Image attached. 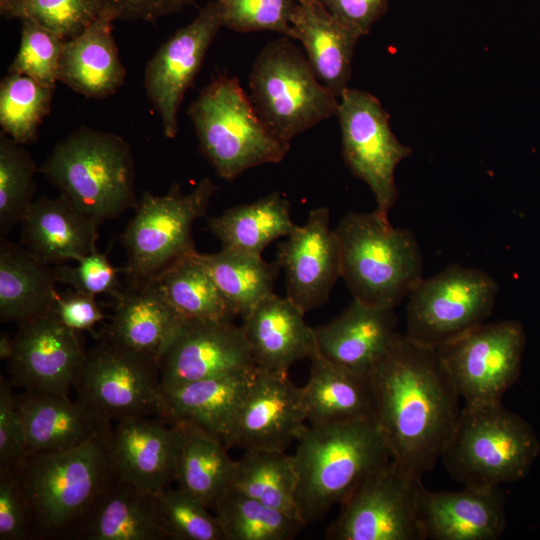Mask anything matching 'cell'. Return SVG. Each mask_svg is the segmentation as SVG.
Wrapping results in <instances>:
<instances>
[{
	"instance_id": "obj_1",
	"label": "cell",
	"mask_w": 540,
	"mask_h": 540,
	"mask_svg": "<svg viewBox=\"0 0 540 540\" xmlns=\"http://www.w3.org/2000/svg\"><path fill=\"white\" fill-rule=\"evenodd\" d=\"M369 377L392 459L422 478L441 459L462 410L437 350L399 333Z\"/></svg>"
},
{
	"instance_id": "obj_2",
	"label": "cell",
	"mask_w": 540,
	"mask_h": 540,
	"mask_svg": "<svg viewBox=\"0 0 540 540\" xmlns=\"http://www.w3.org/2000/svg\"><path fill=\"white\" fill-rule=\"evenodd\" d=\"M112 428L74 448L27 453L10 470L26 501L33 537L69 538L95 497L116 475Z\"/></svg>"
},
{
	"instance_id": "obj_3",
	"label": "cell",
	"mask_w": 540,
	"mask_h": 540,
	"mask_svg": "<svg viewBox=\"0 0 540 540\" xmlns=\"http://www.w3.org/2000/svg\"><path fill=\"white\" fill-rule=\"evenodd\" d=\"M296 443V501L306 524L322 520L372 470L392 458L376 420L308 424Z\"/></svg>"
},
{
	"instance_id": "obj_4",
	"label": "cell",
	"mask_w": 540,
	"mask_h": 540,
	"mask_svg": "<svg viewBox=\"0 0 540 540\" xmlns=\"http://www.w3.org/2000/svg\"><path fill=\"white\" fill-rule=\"evenodd\" d=\"M39 172L98 224L138 202L131 145L111 132L78 127L54 146Z\"/></svg>"
},
{
	"instance_id": "obj_5",
	"label": "cell",
	"mask_w": 540,
	"mask_h": 540,
	"mask_svg": "<svg viewBox=\"0 0 540 540\" xmlns=\"http://www.w3.org/2000/svg\"><path fill=\"white\" fill-rule=\"evenodd\" d=\"M341 277L353 299L395 309L423 279V258L411 231L395 228L377 210L350 212L334 229Z\"/></svg>"
},
{
	"instance_id": "obj_6",
	"label": "cell",
	"mask_w": 540,
	"mask_h": 540,
	"mask_svg": "<svg viewBox=\"0 0 540 540\" xmlns=\"http://www.w3.org/2000/svg\"><path fill=\"white\" fill-rule=\"evenodd\" d=\"M199 149L216 174L233 180L253 167L281 162L290 149L258 115L237 77L214 78L190 104Z\"/></svg>"
},
{
	"instance_id": "obj_7",
	"label": "cell",
	"mask_w": 540,
	"mask_h": 540,
	"mask_svg": "<svg viewBox=\"0 0 540 540\" xmlns=\"http://www.w3.org/2000/svg\"><path fill=\"white\" fill-rule=\"evenodd\" d=\"M539 452L530 424L500 402L463 406L441 460L463 486L492 488L525 477Z\"/></svg>"
},
{
	"instance_id": "obj_8",
	"label": "cell",
	"mask_w": 540,
	"mask_h": 540,
	"mask_svg": "<svg viewBox=\"0 0 540 540\" xmlns=\"http://www.w3.org/2000/svg\"><path fill=\"white\" fill-rule=\"evenodd\" d=\"M249 97L264 124L291 142L298 134L337 114L339 98L316 76L291 38L267 43L249 73Z\"/></svg>"
},
{
	"instance_id": "obj_9",
	"label": "cell",
	"mask_w": 540,
	"mask_h": 540,
	"mask_svg": "<svg viewBox=\"0 0 540 540\" xmlns=\"http://www.w3.org/2000/svg\"><path fill=\"white\" fill-rule=\"evenodd\" d=\"M215 190L214 183L204 178L187 194L178 185L163 195L143 192L121 235L131 283L154 281L196 251L192 226L206 213Z\"/></svg>"
},
{
	"instance_id": "obj_10",
	"label": "cell",
	"mask_w": 540,
	"mask_h": 540,
	"mask_svg": "<svg viewBox=\"0 0 540 540\" xmlns=\"http://www.w3.org/2000/svg\"><path fill=\"white\" fill-rule=\"evenodd\" d=\"M498 284L477 268L451 265L421 282L408 296L405 336L438 348L484 323L494 309Z\"/></svg>"
},
{
	"instance_id": "obj_11",
	"label": "cell",
	"mask_w": 540,
	"mask_h": 540,
	"mask_svg": "<svg viewBox=\"0 0 540 540\" xmlns=\"http://www.w3.org/2000/svg\"><path fill=\"white\" fill-rule=\"evenodd\" d=\"M526 335L521 323H482L436 348L464 406L500 403L518 380Z\"/></svg>"
},
{
	"instance_id": "obj_12",
	"label": "cell",
	"mask_w": 540,
	"mask_h": 540,
	"mask_svg": "<svg viewBox=\"0 0 540 540\" xmlns=\"http://www.w3.org/2000/svg\"><path fill=\"white\" fill-rule=\"evenodd\" d=\"M422 478L392 458L372 470L341 504L329 540H424L418 517Z\"/></svg>"
},
{
	"instance_id": "obj_13",
	"label": "cell",
	"mask_w": 540,
	"mask_h": 540,
	"mask_svg": "<svg viewBox=\"0 0 540 540\" xmlns=\"http://www.w3.org/2000/svg\"><path fill=\"white\" fill-rule=\"evenodd\" d=\"M77 399L107 421L164 416L158 362L106 339L86 351Z\"/></svg>"
},
{
	"instance_id": "obj_14",
	"label": "cell",
	"mask_w": 540,
	"mask_h": 540,
	"mask_svg": "<svg viewBox=\"0 0 540 540\" xmlns=\"http://www.w3.org/2000/svg\"><path fill=\"white\" fill-rule=\"evenodd\" d=\"M336 116L346 165L374 194L375 210L388 217L398 198L395 169L412 149L396 138L389 114L367 91L346 88L339 97Z\"/></svg>"
},
{
	"instance_id": "obj_15",
	"label": "cell",
	"mask_w": 540,
	"mask_h": 540,
	"mask_svg": "<svg viewBox=\"0 0 540 540\" xmlns=\"http://www.w3.org/2000/svg\"><path fill=\"white\" fill-rule=\"evenodd\" d=\"M162 392L184 384L256 369L242 326L184 319L158 359Z\"/></svg>"
},
{
	"instance_id": "obj_16",
	"label": "cell",
	"mask_w": 540,
	"mask_h": 540,
	"mask_svg": "<svg viewBox=\"0 0 540 540\" xmlns=\"http://www.w3.org/2000/svg\"><path fill=\"white\" fill-rule=\"evenodd\" d=\"M221 27V9L214 0L191 23L169 37L146 66L145 91L161 118L166 138L173 139L178 133V111L184 95Z\"/></svg>"
},
{
	"instance_id": "obj_17",
	"label": "cell",
	"mask_w": 540,
	"mask_h": 540,
	"mask_svg": "<svg viewBox=\"0 0 540 540\" xmlns=\"http://www.w3.org/2000/svg\"><path fill=\"white\" fill-rule=\"evenodd\" d=\"M13 337L7 361L12 385L69 395L86 357L76 331L48 314L19 323Z\"/></svg>"
},
{
	"instance_id": "obj_18",
	"label": "cell",
	"mask_w": 540,
	"mask_h": 540,
	"mask_svg": "<svg viewBox=\"0 0 540 540\" xmlns=\"http://www.w3.org/2000/svg\"><path fill=\"white\" fill-rule=\"evenodd\" d=\"M307 419L303 389L288 373L257 368L252 384L224 441L226 447L286 450Z\"/></svg>"
},
{
	"instance_id": "obj_19",
	"label": "cell",
	"mask_w": 540,
	"mask_h": 540,
	"mask_svg": "<svg viewBox=\"0 0 540 540\" xmlns=\"http://www.w3.org/2000/svg\"><path fill=\"white\" fill-rule=\"evenodd\" d=\"M326 207L312 209L304 225H296L278 248L288 297L304 313L325 304L341 277V257Z\"/></svg>"
},
{
	"instance_id": "obj_20",
	"label": "cell",
	"mask_w": 540,
	"mask_h": 540,
	"mask_svg": "<svg viewBox=\"0 0 540 540\" xmlns=\"http://www.w3.org/2000/svg\"><path fill=\"white\" fill-rule=\"evenodd\" d=\"M110 449L116 475L147 492L158 494L176 480L179 432L167 418L117 422Z\"/></svg>"
},
{
	"instance_id": "obj_21",
	"label": "cell",
	"mask_w": 540,
	"mask_h": 540,
	"mask_svg": "<svg viewBox=\"0 0 540 540\" xmlns=\"http://www.w3.org/2000/svg\"><path fill=\"white\" fill-rule=\"evenodd\" d=\"M418 517L424 540H496L507 524L505 496L499 487L430 491L423 485Z\"/></svg>"
},
{
	"instance_id": "obj_22",
	"label": "cell",
	"mask_w": 540,
	"mask_h": 540,
	"mask_svg": "<svg viewBox=\"0 0 540 540\" xmlns=\"http://www.w3.org/2000/svg\"><path fill=\"white\" fill-rule=\"evenodd\" d=\"M69 538L169 539L157 494L147 492L118 475L98 493Z\"/></svg>"
},
{
	"instance_id": "obj_23",
	"label": "cell",
	"mask_w": 540,
	"mask_h": 540,
	"mask_svg": "<svg viewBox=\"0 0 540 540\" xmlns=\"http://www.w3.org/2000/svg\"><path fill=\"white\" fill-rule=\"evenodd\" d=\"M288 297L275 293L243 317L242 328L257 368L288 373L298 361L318 351L315 329Z\"/></svg>"
},
{
	"instance_id": "obj_24",
	"label": "cell",
	"mask_w": 540,
	"mask_h": 540,
	"mask_svg": "<svg viewBox=\"0 0 540 540\" xmlns=\"http://www.w3.org/2000/svg\"><path fill=\"white\" fill-rule=\"evenodd\" d=\"M395 309L352 302L315 329L319 351L330 361L368 375L398 336Z\"/></svg>"
},
{
	"instance_id": "obj_25",
	"label": "cell",
	"mask_w": 540,
	"mask_h": 540,
	"mask_svg": "<svg viewBox=\"0 0 540 540\" xmlns=\"http://www.w3.org/2000/svg\"><path fill=\"white\" fill-rule=\"evenodd\" d=\"M27 453L68 450L111 427L79 399L49 392L16 395Z\"/></svg>"
},
{
	"instance_id": "obj_26",
	"label": "cell",
	"mask_w": 540,
	"mask_h": 540,
	"mask_svg": "<svg viewBox=\"0 0 540 540\" xmlns=\"http://www.w3.org/2000/svg\"><path fill=\"white\" fill-rule=\"evenodd\" d=\"M98 225L64 195L40 196L21 222L22 245L50 265L77 262L97 250Z\"/></svg>"
},
{
	"instance_id": "obj_27",
	"label": "cell",
	"mask_w": 540,
	"mask_h": 540,
	"mask_svg": "<svg viewBox=\"0 0 540 540\" xmlns=\"http://www.w3.org/2000/svg\"><path fill=\"white\" fill-rule=\"evenodd\" d=\"M106 340L158 359L184 320L156 281L131 283L120 291Z\"/></svg>"
},
{
	"instance_id": "obj_28",
	"label": "cell",
	"mask_w": 540,
	"mask_h": 540,
	"mask_svg": "<svg viewBox=\"0 0 540 540\" xmlns=\"http://www.w3.org/2000/svg\"><path fill=\"white\" fill-rule=\"evenodd\" d=\"M360 37L318 0H299L291 17L290 38L301 42L316 76L338 98L348 88Z\"/></svg>"
},
{
	"instance_id": "obj_29",
	"label": "cell",
	"mask_w": 540,
	"mask_h": 540,
	"mask_svg": "<svg viewBox=\"0 0 540 540\" xmlns=\"http://www.w3.org/2000/svg\"><path fill=\"white\" fill-rule=\"evenodd\" d=\"M114 16L103 13L79 36L64 41L59 81L92 99L114 94L126 78L112 33Z\"/></svg>"
},
{
	"instance_id": "obj_30",
	"label": "cell",
	"mask_w": 540,
	"mask_h": 540,
	"mask_svg": "<svg viewBox=\"0 0 540 540\" xmlns=\"http://www.w3.org/2000/svg\"><path fill=\"white\" fill-rule=\"evenodd\" d=\"M310 361L309 379L302 387L309 425L376 420V397L368 375L330 361L319 348Z\"/></svg>"
},
{
	"instance_id": "obj_31",
	"label": "cell",
	"mask_w": 540,
	"mask_h": 540,
	"mask_svg": "<svg viewBox=\"0 0 540 540\" xmlns=\"http://www.w3.org/2000/svg\"><path fill=\"white\" fill-rule=\"evenodd\" d=\"M256 369L205 378L162 392L163 418L195 424L224 442Z\"/></svg>"
},
{
	"instance_id": "obj_32",
	"label": "cell",
	"mask_w": 540,
	"mask_h": 540,
	"mask_svg": "<svg viewBox=\"0 0 540 540\" xmlns=\"http://www.w3.org/2000/svg\"><path fill=\"white\" fill-rule=\"evenodd\" d=\"M54 267L23 245L1 238L0 319L22 323L51 314L58 295Z\"/></svg>"
},
{
	"instance_id": "obj_33",
	"label": "cell",
	"mask_w": 540,
	"mask_h": 540,
	"mask_svg": "<svg viewBox=\"0 0 540 540\" xmlns=\"http://www.w3.org/2000/svg\"><path fill=\"white\" fill-rule=\"evenodd\" d=\"M173 422L179 432L178 488L213 509L229 488L234 460L220 438L195 424Z\"/></svg>"
},
{
	"instance_id": "obj_34",
	"label": "cell",
	"mask_w": 540,
	"mask_h": 540,
	"mask_svg": "<svg viewBox=\"0 0 540 540\" xmlns=\"http://www.w3.org/2000/svg\"><path fill=\"white\" fill-rule=\"evenodd\" d=\"M295 226L290 203L279 192L208 219V229L221 242L222 249L255 256H262L269 244L287 237Z\"/></svg>"
},
{
	"instance_id": "obj_35",
	"label": "cell",
	"mask_w": 540,
	"mask_h": 540,
	"mask_svg": "<svg viewBox=\"0 0 540 540\" xmlns=\"http://www.w3.org/2000/svg\"><path fill=\"white\" fill-rule=\"evenodd\" d=\"M297 484L292 455L284 450L250 448L234 461L229 487L302 520L296 501Z\"/></svg>"
},
{
	"instance_id": "obj_36",
	"label": "cell",
	"mask_w": 540,
	"mask_h": 540,
	"mask_svg": "<svg viewBox=\"0 0 540 540\" xmlns=\"http://www.w3.org/2000/svg\"><path fill=\"white\" fill-rule=\"evenodd\" d=\"M154 281L183 319L232 321L237 315L197 251L179 260Z\"/></svg>"
},
{
	"instance_id": "obj_37",
	"label": "cell",
	"mask_w": 540,
	"mask_h": 540,
	"mask_svg": "<svg viewBox=\"0 0 540 540\" xmlns=\"http://www.w3.org/2000/svg\"><path fill=\"white\" fill-rule=\"evenodd\" d=\"M201 256L219 290L242 318L274 294L280 270L276 261L268 263L262 256L226 249Z\"/></svg>"
},
{
	"instance_id": "obj_38",
	"label": "cell",
	"mask_w": 540,
	"mask_h": 540,
	"mask_svg": "<svg viewBox=\"0 0 540 540\" xmlns=\"http://www.w3.org/2000/svg\"><path fill=\"white\" fill-rule=\"evenodd\" d=\"M213 511L225 540H292L306 525L230 487Z\"/></svg>"
},
{
	"instance_id": "obj_39",
	"label": "cell",
	"mask_w": 540,
	"mask_h": 540,
	"mask_svg": "<svg viewBox=\"0 0 540 540\" xmlns=\"http://www.w3.org/2000/svg\"><path fill=\"white\" fill-rule=\"evenodd\" d=\"M54 90L31 77L9 72L0 82L2 132L22 145L34 142L50 113Z\"/></svg>"
},
{
	"instance_id": "obj_40",
	"label": "cell",
	"mask_w": 540,
	"mask_h": 540,
	"mask_svg": "<svg viewBox=\"0 0 540 540\" xmlns=\"http://www.w3.org/2000/svg\"><path fill=\"white\" fill-rule=\"evenodd\" d=\"M39 171L30 153L4 132L0 134V233L21 224L35 200Z\"/></svg>"
},
{
	"instance_id": "obj_41",
	"label": "cell",
	"mask_w": 540,
	"mask_h": 540,
	"mask_svg": "<svg viewBox=\"0 0 540 540\" xmlns=\"http://www.w3.org/2000/svg\"><path fill=\"white\" fill-rule=\"evenodd\" d=\"M104 10L101 0H18L13 18L31 19L68 41L83 33Z\"/></svg>"
},
{
	"instance_id": "obj_42",
	"label": "cell",
	"mask_w": 540,
	"mask_h": 540,
	"mask_svg": "<svg viewBox=\"0 0 540 540\" xmlns=\"http://www.w3.org/2000/svg\"><path fill=\"white\" fill-rule=\"evenodd\" d=\"M157 497L169 539L225 540L215 515L192 495L168 487Z\"/></svg>"
},
{
	"instance_id": "obj_43",
	"label": "cell",
	"mask_w": 540,
	"mask_h": 540,
	"mask_svg": "<svg viewBox=\"0 0 540 540\" xmlns=\"http://www.w3.org/2000/svg\"><path fill=\"white\" fill-rule=\"evenodd\" d=\"M19 50L8 72L31 77L55 88L64 41L31 19H22Z\"/></svg>"
},
{
	"instance_id": "obj_44",
	"label": "cell",
	"mask_w": 540,
	"mask_h": 540,
	"mask_svg": "<svg viewBox=\"0 0 540 540\" xmlns=\"http://www.w3.org/2000/svg\"><path fill=\"white\" fill-rule=\"evenodd\" d=\"M223 27L240 33L273 31L290 38L291 17L299 0H215Z\"/></svg>"
},
{
	"instance_id": "obj_45",
	"label": "cell",
	"mask_w": 540,
	"mask_h": 540,
	"mask_svg": "<svg viewBox=\"0 0 540 540\" xmlns=\"http://www.w3.org/2000/svg\"><path fill=\"white\" fill-rule=\"evenodd\" d=\"M54 270L58 282L76 291L95 297L101 294L116 297L120 292L119 270L97 250L78 260L76 266L61 263L56 264Z\"/></svg>"
},
{
	"instance_id": "obj_46",
	"label": "cell",
	"mask_w": 540,
	"mask_h": 540,
	"mask_svg": "<svg viewBox=\"0 0 540 540\" xmlns=\"http://www.w3.org/2000/svg\"><path fill=\"white\" fill-rule=\"evenodd\" d=\"M27 455L22 419L12 383L0 377V469H14Z\"/></svg>"
},
{
	"instance_id": "obj_47",
	"label": "cell",
	"mask_w": 540,
	"mask_h": 540,
	"mask_svg": "<svg viewBox=\"0 0 540 540\" xmlns=\"http://www.w3.org/2000/svg\"><path fill=\"white\" fill-rule=\"evenodd\" d=\"M33 536L29 510L13 473L0 469V540Z\"/></svg>"
},
{
	"instance_id": "obj_48",
	"label": "cell",
	"mask_w": 540,
	"mask_h": 540,
	"mask_svg": "<svg viewBox=\"0 0 540 540\" xmlns=\"http://www.w3.org/2000/svg\"><path fill=\"white\" fill-rule=\"evenodd\" d=\"M51 314L76 332L90 330L104 319L95 296L74 289L58 293Z\"/></svg>"
},
{
	"instance_id": "obj_49",
	"label": "cell",
	"mask_w": 540,
	"mask_h": 540,
	"mask_svg": "<svg viewBox=\"0 0 540 540\" xmlns=\"http://www.w3.org/2000/svg\"><path fill=\"white\" fill-rule=\"evenodd\" d=\"M339 21L361 37L384 15L389 0H318Z\"/></svg>"
},
{
	"instance_id": "obj_50",
	"label": "cell",
	"mask_w": 540,
	"mask_h": 540,
	"mask_svg": "<svg viewBox=\"0 0 540 540\" xmlns=\"http://www.w3.org/2000/svg\"><path fill=\"white\" fill-rule=\"evenodd\" d=\"M115 20L153 22L182 11L196 0H101Z\"/></svg>"
},
{
	"instance_id": "obj_51",
	"label": "cell",
	"mask_w": 540,
	"mask_h": 540,
	"mask_svg": "<svg viewBox=\"0 0 540 540\" xmlns=\"http://www.w3.org/2000/svg\"><path fill=\"white\" fill-rule=\"evenodd\" d=\"M14 351V337L4 332L0 335V359L8 361Z\"/></svg>"
},
{
	"instance_id": "obj_52",
	"label": "cell",
	"mask_w": 540,
	"mask_h": 540,
	"mask_svg": "<svg viewBox=\"0 0 540 540\" xmlns=\"http://www.w3.org/2000/svg\"><path fill=\"white\" fill-rule=\"evenodd\" d=\"M18 0H0V13L6 19L13 18V12Z\"/></svg>"
}]
</instances>
